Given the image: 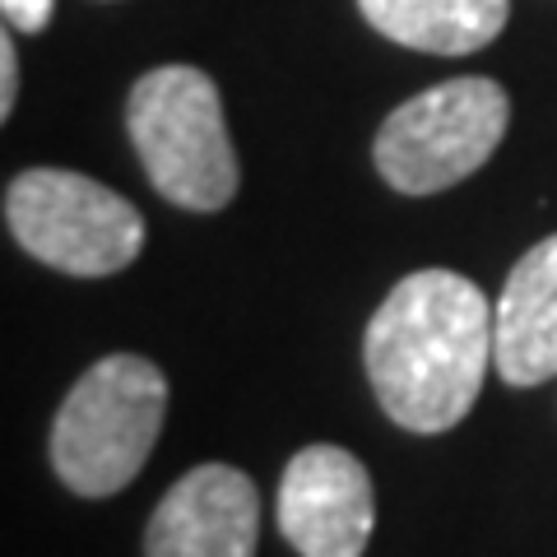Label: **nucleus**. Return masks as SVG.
I'll use <instances>...</instances> for the list:
<instances>
[{
	"label": "nucleus",
	"mask_w": 557,
	"mask_h": 557,
	"mask_svg": "<svg viewBox=\"0 0 557 557\" xmlns=\"http://www.w3.org/2000/svg\"><path fill=\"white\" fill-rule=\"evenodd\" d=\"M511 121V98L497 79L465 75L413 94L381 121L372 159L399 196H437L493 159Z\"/></svg>",
	"instance_id": "4"
},
{
	"label": "nucleus",
	"mask_w": 557,
	"mask_h": 557,
	"mask_svg": "<svg viewBox=\"0 0 557 557\" xmlns=\"http://www.w3.org/2000/svg\"><path fill=\"white\" fill-rule=\"evenodd\" d=\"M168 418V376L139 354H108L75 381L51 423V469L79 497H112L145 469Z\"/></svg>",
	"instance_id": "2"
},
{
	"label": "nucleus",
	"mask_w": 557,
	"mask_h": 557,
	"mask_svg": "<svg viewBox=\"0 0 557 557\" xmlns=\"http://www.w3.org/2000/svg\"><path fill=\"white\" fill-rule=\"evenodd\" d=\"M51 10H57V0H0V14H5L10 28L20 33H42Z\"/></svg>",
	"instance_id": "10"
},
{
	"label": "nucleus",
	"mask_w": 557,
	"mask_h": 557,
	"mask_svg": "<svg viewBox=\"0 0 557 557\" xmlns=\"http://www.w3.org/2000/svg\"><path fill=\"white\" fill-rule=\"evenodd\" d=\"M274 511L298 557H362L376 525L372 474L344 446H302L278 479Z\"/></svg>",
	"instance_id": "6"
},
{
	"label": "nucleus",
	"mask_w": 557,
	"mask_h": 557,
	"mask_svg": "<svg viewBox=\"0 0 557 557\" xmlns=\"http://www.w3.org/2000/svg\"><path fill=\"white\" fill-rule=\"evenodd\" d=\"M381 38L432 57L483 51L511 20V0H358Z\"/></svg>",
	"instance_id": "9"
},
{
	"label": "nucleus",
	"mask_w": 557,
	"mask_h": 557,
	"mask_svg": "<svg viewBox=\"0 0 557 557\" xmlns=\"http://www.w3.org/2000/svg\"><path fill=\"white\" fill-rule=\"evenodd\" d=\"M126 131L163 200L214 214L237 196V153L223 121L219 84L196 65H159L135 79Z\"/></svg>",
	"instance_id": "3"
},
{
	"label": "nucleus",
	"mask_w": 557,
	"mask_h": 557,
	"mask_svg": "<svg viewBox=\"0 0 557 557\" xmlns=\"http://www.w3.org/2000/svg\"><path fill=\"white\" fill-rule=\"evenodd\" d=\"M5 223L33 260L79 278L116 274L145 251L139 209L70 168L20 172L5 186Z\"/></svg>",
	"instance_id": "5"
},
{
	"label": "nucleus",
	"mask_w": 557,
	"mask_h": 557,
	"mask_svg": "<svg viewBox=\"0 0 557 557\" xmlns=\"http://www.w3.org/2000/svg\"><path fill=\"white\" fill-rule=\"evenodd\" d=\"M14 98H20V51H14V38L5 33L0 38V116L14 112Z\"/></svg>",
	"instance_id": "11"
},
{
	"label": "nucleus",
	"mask_w": 557,
	"mask_h": 557,
	"mask_svg": "<svg viewBox=\"0 0 557 557\" xmlns=\"http://www.w3.org/2000/svg\"><path fill=\"white\" fill-rule=\"evenodd\" d=\"M260 493L233 465H196L145 525V557H256Z\"/></svg>",
	"instance_id": "7"
},
{
	"label": "nucleus",
	"mask_w": 557,
	"mask_h": 557,
	"mask_svg": "<svg viewBox=\"0 0 557 557\" xmlns=\"http://www.w3.org/2000/svg\"><path fill=\"white\" fill-rule=\"evenodd\" d=\"M493 368L511 386L557 376V233L516 260L493 302Z\"/></svg>",
	"instance_id": "8"
},
{
	"label": "nucleus",
	"mask_w": 557,
	"mask_h": 557,
	"mask_svg": "<svg viewBox=\"0 0 557 557\" xmlns=\"http://www.w3.org/2000/svg\"><path fill=\"white\" fill-rule=\"evenodd\" d=\"M362 362L376 405L405 432H450L493 368V302L456 270H413L372 311Z\"/></svg>",
	"instance_id": "1"
}]
</instances>
